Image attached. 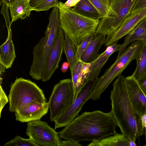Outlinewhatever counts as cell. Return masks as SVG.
<instances>
[{
	"label": "cell",
	"mask_w": 146,
	"mask_h": 146,
	"mask_svg": "<svg viewBox=\"0 0 146 146\" xmlns=\"http://www.w3.org/2000/svg\"><path fill=\"white\" fill-rule=\"evenodd\" d=\"M117 123L111 112H85L74 118L58 133L65 140L79 142L99 140L117 133Z\"/></svg>",
	"instance_id": "obj_1"
},
{
	"label": "cell",
	"mask_w": 146,
	"mask_h": 146,
	"mask_svg": "<svg viewBox=\"0 0 146 146\" xmlns=\"http://www.w3.org/2000/svg\"><path fill=\"white\" fill-rule=\"evenodd\" d=\"M111 92V112L122 133L135 141L144 134L145 127L141 118L135 113L127 92L125 78L118 76Z\"/></svg>",
	"instance_id": "obj_2"
},
{
	"label": "cell",
	"mask_w": 146,
	"mask_h": 146,
	"mask_svg": "<svg viewBox=\"0 0 146 146\" xmlns=\"http://www.w3.org/2000/svg\"><path fill=\"white\" fill-rule=\"evenodd\" d=\"M60 27L68 37L76 52L78 46L86 37L96 32L99 20L85 17L65 7L59 2Z\"/></svg>",
	"instance_id": "obj_3"
},
{
	"label": "cell",
	"mask_w": 146,
	"mask_h": 146,
	"mask_svg": "<svg viewBox=\"0 0 146 146\" xmlns=\"http://www.w3.org/2000/svg\"><path fill=\"white\" fill-rule=\"evenodd\" d=\"M49 20L44 36L40 39L33 50V59L29 74L33 79L37 80L42 79L45 60L54 44L60 28V11L58 7L53 8Z\"/></svg>",
	"instance_id": "obj_4"
},
{
	"label": "cell",
	"mask_w": 146,
	"mask_h": 146,
	"mask_svg": "<svg viewBox=\"0 0 146 146\" xmlns=\"http://www.w3.org/2000/svg\"><path fill=\"white\" fill-rule=\"evenodd\" d=\"M143 43V41L139 40L133 42L117 57L115 62L103 74L98 78L89 97V100H95L100 99L101 94L112 81L121 75L131 61L136 59Z\"/></svg>",
	"instance_id": "obj_5"
},
{
	"label": "cell",
	"mask_w": 146,
	"mask_h": 146,
	"mask_svg": "<svg viewBox=\"0 0 146 146\" xmlns=\"http://www.w3.org/2000/svg\"><path fill=\"white\" fill-rule=\"evenodd\" d=\"M10 87L8 98L11 112L18 111L33 102H47L43 90L31 80L17 77Z\"/></svg>",
	"instance_id": "obj_6"
},
{
	"label": "cell",
	"mask_w": 146,
	"mask_h": 146,
	"mask_svg": "<svg viewBox=\"0 0 146 146\" xmlns=\"http://www.w3.org/2000/svg\"><path fill=\"white\" fill-rule=\"evenodd\" d=\"M136 0H111L109 15L100 20L96 33L106 36L115 33L131 15Z\"/></svg>",
	"instance_id": "obj_7"
},
{
	"label": "cell",
	"mask_w": 146,
	"mask_h": 146,
	"mask_svg": "<svg viewBox=\"0 0 146 146\" xmlns=\"http://www.w3.org/2000/svg\"><path fill=\"white\" fill-rule=\"evenodd\" d=\"M74 96L71 79L60 80L54 85L48 102L51 122L58 117L72 101Z\"/></svg>",
	"instance_id": "obj_8"
},
{
	"label": "cell",
	"mask_w": 146,
	"mask_h": 146,
	"mask_svg": "<svg viewBox=\"0 0 146 146\" xmlns=\"http://www.w3.org/2000/svg\"><path fill=\"white\" fill-rule=\"evenodd\" d=\"M98 78L88 81L84 85L75 100L70 102L63 112L54 120V129L65 127L77 115L89 98Z\"/></svg>",
	"instance_id": "obj_9"
},
{
	"label": "cell",
	"mask_w": 146,
	"mask_h": 146,
	"mask_svg": "<svg viewBox=\"0 0 146 146\" xmlns=\"http://www.w3.org/2000/svg\"><path fill=\"white\" fill-rule=\"evenodd\" d=\"M26 133L38 146H61L58 132L40 120L28 122Z\"/></svg>",
	"instance_id": "obj_10"
},
{
	"label": "cell",
	"mask_w": 146,
	"mask_h": 146,
	"mask_svg": "<svg viewBox=\"0 0 146 146\" xmlns=\"http://www.w3.org/2000/svg\"><path fill=\"white\" fill-rule=\"evenodd\" d=\"M64 35L60 27L54 44L45 60L41 79L43 82L50 80L58 67L64 50Z\"/></svg>",
	"instance_id": "obj_11"
},
{
	"label": "cell",
	"mask_w": 146,
	"mask_h": 146,
	"mask_svg": "<svg viewBox=\"0 0 146 146\" xmlns=\"http://www.w3.org/2000/svg\"><path fill=\"white\" fill-rule=\"evenodd\" d=\"M128 96L135 113L141 118L146 115V96L132 74L125 78Z\"/></svg>",
	"instance_id": "obj_12"
},
{
	"label": "cell",
	"mask_w": 146,
	"mask_h": 146,
	"mask_svg": "<svg viewBox=\"0 0 146 146\" xmlns=\"http://www.w3.org/2000/svg\"><path fill=\"white\" fill-rule=\"evenodd\" d=\"M146 17V8L131 14L113 34L107 36L104 42L107 47L117 42L127 35L143 19Z\"/></svg>",
	"instance_id": "obj_13"
},
{
	"label": "cell",
	"mask_w": 146,
	"mask_h": 146,
	"mask_svg": "<svg viewBox=\"0 0 146 146\" xmlns=\"http://www.w3.org/2000/svg\"><path fill=\"white\" fill-rule=\"evenodd\" d=\"M49 109L48 102H33L15 112V119L21 122H28L40 120Z\"/></svg>",
	"instance_id": "obj_14"
},
{
	"label": "cell",
	"mask_w": 146,
	"mask_h": 146,
	"mask_svg": "<svg viewBox=\"0 0 146 146\" xmlns=\"http://www.w3.org/2000/svg\"><path fill=\"white\" fill-rule=\"evenodd\" d=\"M121 44L117 42L107 46L106 50L99 54L97 57L90 63V70L85 82L98 78V76L103 66L108 60L110 56L113 53L118 51Z\"/></svg>",
	"instance_id": "obj_15"
},
{
	"label": "cell",
	"mask_w": 146,
	"mask_h": 146,
	"mask_svg": "<svg viewBox=\"0 0 146 146\" xmlns=\"http://www.w3.org/2000/svg\"><path fill=\"white\" fill-rule=\"evenodd\" d=\"M90 63H86L81 60L77 62L71 74V80L74 96L72 102L84 85L89 73Z\"/></svg>",
	"instance_id": "obj_16"
},
{
	"label": "cell",
	"mask_w": 146,
	"mask_h": 146,
	"mask_svg": "<svg viewBox=\"0 0 146 146\" xmlns=\"http://www.w3.org/2000/svg\"><path fill=\"white\" fill-rule=\"evenodd\" d=\"M106 36L97 33L94 34L91 42L81 56V60L86 63L94 61L98 56L99 50L104 44Z\"/></svg>",
	"instance_id": "obj_17"
},
{
	"label": "cell",
	"mask_w": 146,
	"mask_h": 146,
	"mask_svg": "<svg viewBox=\"0 0 146 146\" xmlns=\"http://www.w3.org/2000/svg\"><path fill=\"white\" fill-rule=\"evenodd\" d=\"M8 32L5 41L0 46V63L6 69L11 67L16 57L11 28L8 30Z\"/></svg>",
	"instance_id": "obj_18"
},
{
	"label": "cell",
	"mask_w": 146,
	"mask_h": 146,
	"mask_svg": "<svg viewBox=\"0 0 146 146\" xmlns=\"http://www.w3.org/2000/svg\"><path fill=\"white\" fill-rule=\"evenodd\" d=\"M137 40L146 43V17L141 21L126 35L123 43L118 51L117 57L120 55L129 44Z\"/></svg>",
	"instance_id": "obj_19"
},
{
	"label": "cell",
	"mask_w": 146,
	"mask_h": 146,
	"mask_svg": "<svg viewBox=\"0 0 146 146\" xmlns=\"http://www.w3.org/2000/svg\"><path fill=\"white\" fill-rule=\"evenodd\" d=\"M28 0H17L8 7L12 18L11 23L19 19L23 20L29 17L33 7Z\"/></svg>",
	"instance_id": "obj_20"
},
{
	"label": "cell",
	"mask_w": 146,
	"mask_h": 146,
	"mask_svg": "<svg viewBox=\"0 0 146 146\" xmlns=\"http://www.w3.org/2000/svg\"><path fill=\"white\" fill-rule=\"evenodd\" d=\"M70 8L73 11L90 19L99 20L103 18L96 8L88 0H80L73 7Z\"/></svg>",
	"instance_id": "obj_21"
},
{
	"label": "cell",
	"mask_w": 146,
	"mask_h": 146,
	"mask_svg": "<svg viewBox=\"0 0 146 146\" xmlns=\"http://www.w3.org/2000/svg\"><path fill=\"white\" fill-rule=\"evenodd\" d=\"M88 146H129L128 138L123 134L116 133L99 140L92 141Z\"/></svg>",
	"instance_id": "obj_22"
},
{
	"label": "cell",
	"mask_w": 146,
	"mask_h": 146,
	"mask_svg": "<svg viewBox=\"0 0 146 146\" xmlns=\"http://www.w3.org/2000/svg\"><path fill=\"white\" fill-rule=\"evenodd\" d=\"M136 66L132 74L138 80L146 76V43L143 42L135 59Z\"/></svg>",
	"instance_id": "obj_23"
},
{
	"label": "cell",
	"mask_w": 146,
	"mask_h": 146,
	"mask_svg": "<svg viewBox=\"0 0 146 146\" xmlns=\"http://www.w3.org/2000/svg\"><path fill=\"white\" fill-rule=\"evenodd\" d=\"M64 34V50L68 62L71 74L77 62L76 57V51L73 44L68 37Z\"/></svg>",
	"instance_id": "obj_24"
},
{
	"label": "cell",
	"mask_w": 146,
	"mask_h": 146,
	"mask_svg": "<svg viewBox=\"0 0 146 146\" xmlns=\"http://www.w3.org/2000/svg\"><path fill=\"white\" fill-rule=\"evenodd\" d=\"M96 8L103 17L109 15L111 0H88Z\"/></svg>",
	"instance_id": "obj_25"
},
{
	"label": "cell",
	"mask_w": 146,
	"mask_h": 146,
	"mask_svg": "<svg viewBox=\"0 0 146 146\" xmlns=\"http://www.w3.org/2000/svg\"><path fill=\"white\" fill-rule=\"evenodd\" d=\"M58 0H42L33 7L32 10L36 12L48 11L52 7H58Z\"/></svg>",
	"instance_id": "obj_26"
},
{
	"label": "cell",
	"mask_w": 146,
	"mask_h": 146,
	"mask_svg": "<svg viewBox=\"0 0 146 146\" xmlns=\"http://www.w3.org/2000/svg\"><path fill=\"white\" fill-rule=\"evenodd\" d=\"M4 146H38L32 139L29 138L25 139L19 136L5 143Z\"/></svg>",
	"instance_id": "obj_27"
},
{
	"label": "cell",
	"mask_w": 146,
	"mask_h": 146,
	"mask_svg": "<svg viewBox=\"0 0 146 146\" xmlns=\"http://www.w3.org/2000/svg\"><path fill=\"white\" fill-rule=\"evenodd\" d=\"M93 36V35L86 37L78 46L75 54V57L77 61L81 60L83 53L91 42Z\"/></svg>",
	"instance_id": "obj_28"
},
{
	"label": "cell",
	"mask_w": 146,
	"mask_h": 146,
	"mask_svg": "<svg viewBox=\"0 0 146 146\" xmlns=\"http://www.w3.org/2000/svg\"><path fill=\"white\" fill-rule=\"evenodd\" d=\"M8 8V7L7 5L4 2H3L1 13L3 15L5 19L7 30L11 28L12 24L9 20Z\"/></svg>",
	"instance_id": "obj_29"
},
{
	"label": "cell",
	"mask_w": 146,
	"mask_h": 146,
	"mask_svg": "<svg viewBox=\"0 0 146 146\" xmlns=\"http://www.w3.org/2000/svg\"><path fill=\"white\" fill-rule=\"evenodd\" d=\"M146 8V0H136L131 12V14Z\"/></svg>",
	"instance_id": "obj_30"
},
{
	"label": "cell",
	"mask_w": 146,
	"mask_h": 146,
	"mask_svg": "<svg viewBox=\"0 0 146 146\" xmlns=\"http://www.w3.org/2000/svg\"><path fill=\"white\" fill-rule=\"evenodd\" d=\"M9 101L8 98L7 96L3 90L1 84H0V117H1L2 110L5 104Z\"/></svg>",
	"instance_id": "obj_31"
},
{
	"label": "cell",
	"mask_w": 146,
	"mask_h": 146,
	"mask_svg": "<svg viewBox=\"0 0 146 146\" xmlns=\"http://www.w3.org/2000/svg\"><path fill=\"white\" fill-rule=\"evenodd\" d=\"M79 142L70 140L61 141V146H82Z\"/></svg>",
	"instance_id": "obj_32"
},
{
	"label": "cell",
	"mask_w": 146,
	"mask_h": 146,
	"mask_svg": "<svg viewBox=\"0 0 146 146\" xmlns=\"http://www.w3.org/2000/svg\"><path fill=\"white\" fill-rule=\"evenodd\" d=\"M137 81L141 88L146 96V76Z\"/></svg>",
	"instance_id": "obj_33"
},
{
	"label": "cell",
	"mask_w": 146,
	"mask_h": 146,
	"mask_svg": "<svg viewBox=\"0 0 146 146\" xmlns=\"http://www.w3.org/2000/svg\"><path fill=\"white\" fill-rule=\"evenodd\" d=\"M80 0H68L65 3L64 6L68 8H70L75 6Z\"/></svg>",
	"instance_id": "obj_34"
},
{
	"label": "cell",
	"mask_w": 146,
	"mask_h": 146,
	"mask_svg": "<svg viewBox=\"0 0 146 146\" xmlns=\"http://www.w3.org/2000/svg\"><path fill=\"white\" fill-rule=\"evenodd\" d=\"M69 67V64L68 62H64L62 64L61 68V70L63 73L66 72Z\"/></svg>",
	"instance_id": "obj_35"
},
{
	"label": "cell",
	"mask_w": 146,
	"mask_h": 146,
	"mask_svg": "<svg viewBox=\"0 0 146 146\" xmlns=\"http://www.w3.org/2000/svg\"><path fill=\"white\" fill-rule=\"evenodd\" d=\"M17 0H0V5L3 2L5 3L9 7L12 5Z\"/></svg>",
	"instance_id": "obj_36"
},
{
	"label": "cell",
	"mask_w": 146,
	"mask_h": 146,
	"mask_svg": "<svg viewBox=\"0 0 146 146\" xmlns=\"http://www.w3.org/2000/svg\"><path fill=\"white\" fill-rule=\"evenodd\" d=\"M42 0H30L29 1L30 4L32 7H33L36 4Z\"/></svg>",
	"instance_id": "obj_37"
},
{
	"label": "cell",
	"mask_w": 146,
	"mask_h": 146,
	"mask_svg": "<svg viewBox=\"0 0 146 146\" xmlns=\"http://www.w3.org/2000/svg\"><path fill=\"white\" fill-rule=\"evenodd\" d=\"M0 74L1 76V75L5 72V66L1 63H0Z\"/></svg>",
	"instance_id": "obj_38"
},
{
	"label": "cell",
	"mask_w": 146,
	"mask_h": 146,
	"mask_svg": "<svg viewBox=\"0 0 146 146\" xmlns=\"http://www.w3.org/2000/svg\"><path fill=\"white\" fill-rule=\"evenodd\" d=\"M129 146H136L137 145L135 143V141L130 139H129Z\"/></svg>",
	"instance_id": "obj_39"
},
{
	"label": "cell",
	"mask_w": 146,
	"mask_h": 146,
	"mask_svg": "<svg viewBox=\"0 0 146 146\" xmlns=\"http://www.w3.org/2000/svg\"><path fill=\"white\" fill-rule=\"evenodd\" d=\"M144 134L145 135V140L146 141V123H145V133Z\"/></svg>",
	"instance_id": "obj_40"
},
{
	"label": "cell",
	"mask_w": 146,
	"mask_h": 146,
	"mask_svg": "<svg viewBox=\"0 0 146 146\" xmlns=\"http://www.w3.org/2000/svg\"><path fill=\"white\" fill-rule=\"evenodd\" d=\"M144 146H146V144L144 145Z\"/></svg>",
	"instance_id": "obj_41"
},
{
	"label": "cell",
	"mask_w": 146,
	"mask_h": 146,
	"mask_svg": "<svg viewBox=\"0 0 146 146\" xmlns=\"http://www.w3.org/2000/svg\"><path fill=\"white\" fill-rule=\"evenodd\" d=\"M29 0L30 1V0Z\"/></svg>",
	"instance_id": "obj_42"
}]
</instances>
